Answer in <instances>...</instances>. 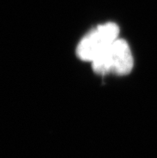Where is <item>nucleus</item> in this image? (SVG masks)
<instances>
[{"mask_svg": "<svg viewBox=\"0 0 157 158\" xmlns=\"http://www.w3.org/2000/svg\"><path fill=\"white\" fill-rule=\"evenodd\" d=\"M92 63L94 72L97 74L123 76L132 70L133 57L128 44L124 40L117 39Z\"/></svg>", "mask_w": 157, "mask_h": 158, "instance_id": "nucleus-1", "label": "nucleus"}, {"mask_svg": "<svg viewBox=\"0 0 157 158\" xmlns=\"http://www.w3.org/2000/svg\"><path fill=\"white\" fill-rule=\"evenodd\" d=\"M119 28L114 23L100 25L82 39L76 53L84 61L92 62L118 39Z\"/></svg>", "mask_w": 157, "mask_h": 158, "instance_id": "nucleus-2", "label": "nucleus"}]
</instances>
